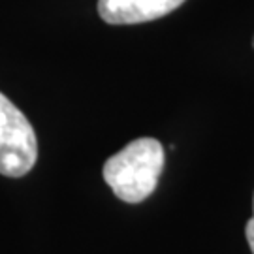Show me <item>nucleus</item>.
I'll list each match as a JSON object with an SVG mask.
<instances>
[{
	"mask_svg": "<svg viewBox=\"0 0 254 254\" xmlns=\"http://www.w3.org/2000/svg\"><path fill=\"white\" fill-rule=\"evenodd\" d=\"M164 168V149L158 139L139 137L104 164V181L119 200L139 203L154 192Z\"/></svg>",
	"mask_w": 254,
	"mask_h": 254,
	"instance_id": "obj_1",
	"label": "nucleus"
},
{
	"mask_svg": "<svg viewBox=\"0 0 254 254\" xmlns=\"http://www.w3.org/2000/svg\"><path fill=\"white\" fill-rule=\"evenodd\" d=\"M38 158L34 128L25 113L0 92V173L6 177L27 175Z\"/></svg>",
	"mask_w": 254,
	"mask_h": 254,
	"instance_id": "obj_2",
	"label": "nucleus"
},
{
	"mask_svg": "<svg viewBox=\"0 0 254 254\" xmlns=\"http://www.w3.org/2000/svg\"><path fill=\"white\" fill-rule=\"evenodd\" d=\"M185 0H98V13L108 25H137L172 13Z\"/></svg>",
	"mask_w": 254,
	"mask_h": 254,
	"instance_id": "obj_3",
	"label": "nucleus"
},
{
	"mask_svg": "<svg viewBox=\"0 0 254 254\" xmlns=\"http://www.w3.org/2000/svg\"><path fill=\"white\" fill-rule=\"evenodd\" d=\"M245 236H247V241H249V247H251V251L254 254V213H253V218L247 222Z\"/></svg>",
	"mask_w": 254,
	"mask_h": 254,
	"instance_id": "obj_4",
	"label": "nucleus"
},
{
	"mask_svg": "<svg viewBox=\"0 0 254 254\" xmlns=\"http://www.w3.org/2000/svg\"><path fill=\"white\" fill-rule=\"evenodd\" d=\"M253 47H254V38H253Z\"/></svg>",
	"mask_w": 254,
	"mask_h": 254,
	"instance_id": "obj_5",
	"label": "nucleus"
}]
</instances>
